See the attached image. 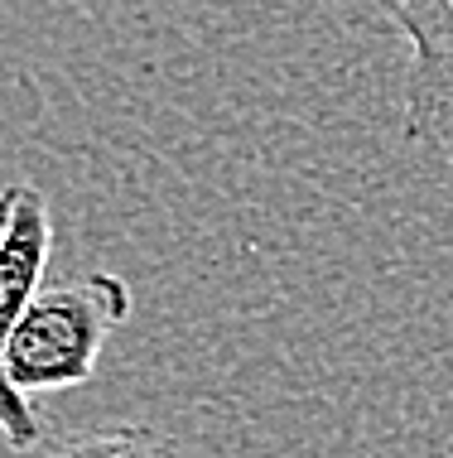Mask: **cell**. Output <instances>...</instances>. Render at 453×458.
<instances>
[{
  "label": "cell",
  "mask_w": 453,
  "mask_h": 458,
  "mask_svg": "<svg viewBox=\"0 0 453 458\" xmlns=\"http://www.w3.org/2000/svg\"><path fill=\"white\" fill-rule=\"evenodd\" d=\"M54 458H189V454L150 425H112L72 435L68 444H58Z\"/></svg>",
  "instance_id": "277c9868"
},
{
  "label": "cell",
  "mask_w": 453,
  "mask_h": 458,
  "mask_svg": "<svg viewBox=\"0 0 453 458\" xmlns=\"http://www.w3.org/2000/svg\"><path fill=\"white\" fill-rule=\"evenodd\" d=\"M48 251H54V222H48V198L39 193V183H5L0 189V435L10 449H34L44 439L34 401L5 371V352L24 309L44 290Z\"/></svg>",
  "instance_id": "7a4b0ae2"
},
{
  "label": "cell",
  "mask_w": 453,
  "mask_h": 458,
  "mask_svg": "<svg viewBox=\"0 0 453 458\" xmlns=\"http://www.w3.org/2000/svg\"><path fill=\"white\" fill-rule=\"evenodd\" d=\"M410 39L406 140L453 145V0H372Z\"/></svg>",
  "instance_id": "3957f363"
},
{
  "label": "cell",
  "mask_w": 453,
  "mask_h": 458,
  "mask_svg": "<svg viewBox=\"0 0 453 458\" xmlns=\"http://www.w3.org/2000/svg\"><path fill=\"white\" fill-rule=\"evenodd\" d=\"M130 318V284L116 270H88L78 280L48 284L34 294L10 333L5 371L29 395L72 391L92 381L106 338Z\"/></svg>",
  "instance_id": "6da1fadb"
}]
</instances>
